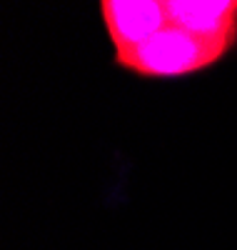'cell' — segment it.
<instances>
[{
  "instance_id": "6da1fadb",
  "label": "cell",
  "mask_w": 237,
  "mask_h": 250,
  "mask_svg": "<svg viewBox=\"0 0 237 250\" xmlns=\"http://www.w3.org/2000/svg\"><path fill=\"white\" fill-rule=\"evenodd\" d=\"M232 50L225 45L210 43L205 38H198L178 25H165L158 35H153L135 48L130 55L115 60V65L125 73H133L147 80H172L187 78L215 68L225 60Z\"/></svg>"
},
{
  "instance_id": "3957f363",
  "label": "cell",
  "mask_w": 237,
  "mask_h": 250,
  "mask_svg": "<svg viewBox=\"0 0 237 250\" xmlns=\"http://www.w3.org/2000/svg\"><path fill=\"white\" fill-rule=\"evenodd\" d=\"M167 23L210 43L237 48V0H165Z\"/></svg>"
},
{
  "instance_id": "7a4b0ae2",
  "label": "cell",
  "mask_w": 237,
  "mask_h": 250,
  "mask_svg": "<svg viewBox=\"0 0 237 250\" xmlns=\"http://www.w3.org/2000/svg\"><path fill=\"white\" fill-rule=\"evenodd\" d=\"M100 18L113 45V60L130 55L167 25L165 0H102Z\"/></svg>"
}]
</instances>
